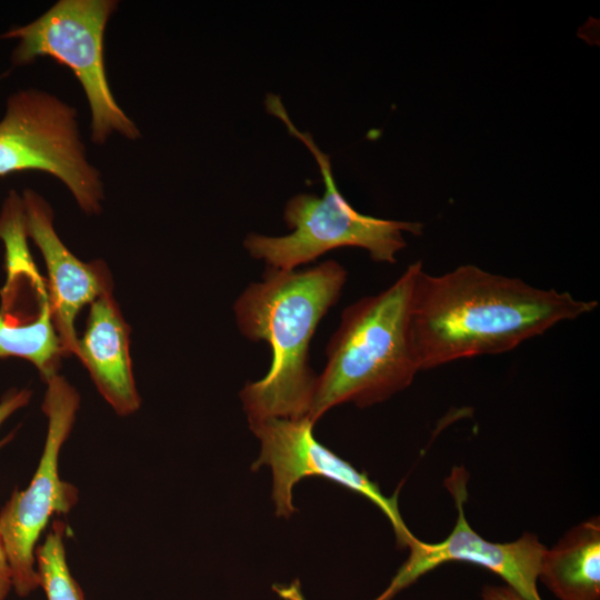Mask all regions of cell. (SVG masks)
<instances>
[{
    "label": "cell",
    "instance_id": "1",
    "mask_svg": "<svg viewBox=\"0 0 600 600\" xmlns=\"http://www.w3.org/2000/svg\"><path fill=\"white\" fill-rule=\"evenodd\" d=\"M598 302L496 274L474 264L416 281L411 340L420 371L500 354L557 324L594 311Z\"/></svg>",
    "mask_w": 600,
    "mask_h": 600
},
{
    "label": "cell",
    "instance_id": "2",
    "mask_svg": "<svg viewBox=\"0 0 600 600\" xmlns=\"http://www.w3.org/2000/svg\"><path fill=\"white\" fill-rule=\"evenodd\" d=\"M347 278L346 268L334 260L303 270L267 268L262 280L238 297L233 311L240 332L251 341H266L272 353L267 374L240 392L249 422L308 417L317 382L311 339Z\"/></svg>",
    "mask_w": 600,
    "mask_h": 600
},
{
    "label": "cell",
    "instance_id": "3",
    "mask_svg": "<svg viewBox=\"0 0 600 600\" xmlns=\"http://www.w3.org/2000/svg\"><path fill=\"white\" fill-rule=\"evenodd\" d=\"M421 261L409 264L387 289L359 299L341 313L317 376L308 419L331 408H367L408 388L420 371L411 340L412 297Z\"/></svg>",
    "mask_w": 600,
    "mask_h": 600
},
{
    "label": "cell",
    "instance_id": "4",
    "mask_svg": "<svg viewBox=\"0 0 600 600\" xmlns=\"http://www.w3.org/2000/svg\"><path fill=\"white\" fill-rule=\"evenodd\" d=\"M266 108L312 152L321 171L324 192L322 197L299 193L291 198L286 204L283 219L293 231L281 237L248 234L243 246L249 254L263 260L267 268L290 271L313 262L330 250L357 247L367 250L376 262L393 264L397 252L407 246L403 233L421 236L422 223L359 213L339 191L329 156L320 150L309 132H301L294 127L280 97L267 94Z\"/></svg>",
    "mask_w": 600,
    "mask_h": 600
},
{
    "label": "cell",
    "instance_id": "5",
    "mask_svg": "<svg viewBox=\"0 0 600 600\" xmlns=\"http://www.w3.org/2000/svg\"><path fill=\"white\" fill-rule=\"evenodd\" d=\"M117 6L113 0H60L37 20L0 36L19 40L11 54L14 66L49 57L73 71L91 109V140L99 144L113 131L131 140L140 136L114 100L106 74L103 36Z\"/></svg>",
    "mask_w": 600,
    "mask_h": 600
},
{
    "label": "cell",
    "instance_id": "6",
    "mask_svg": "<svg viewBox=\"0 0 600 600\" xmlns=\"http://www.w3.org/2000/svg\"><path fill=\"white\" fill-rule=\"evenodd\" d=\"M47 383L42 410L48 431L41 458L29 486L16 488L0 511V537L19 597L40 587L36 568L40 536L53 516L68 514L78 502V489L59 474V456L73 427L80 397L59 374Z\"/></svg>",
    "mask_w": 600,
    "mask_h": 600
},
{
    "label": "cell",
    "instance_id": "7",
    "mask_svg": "<svg viewBox=\"0 0 600 600\" xmlns=\"http://www.w3.org/2000/svg\"><path fill=\"white\" fill-rule=\"evenodd\" d=\"M24 170L57 177L84 212L100 211L102 183L86 158L76 109L36 89L11 94L0 121V177Z\"/></svg>",
    "mask_w": 600,
    "mask_h": 600
},
{
    "label": "cell",
    "instance_id": "8",
    "mask_svg": "<svg viewBox=\"0 0 600 600\" xmlns=\"http://www.w3.org/2000/svg\"><path fill=\"white\" fill-rule=\"evenodd\" d=\"M22 198L11 190L0 213L7 280L1 289L0 359L32 362L47 382L58 374L62 348L57 336L48 287L27 242Z\"/></svg>",
    "mask_w": 600,
    "mask_h": 600
},
{
    "label": "cell",
    "instance_id": "9",
    "mask_svg": "<svg viewBox=\"0 0 600 600\" xmlns=\"http://www.w3.org/2000/svg\"><path fill=\"white\" fill-rule=\"evenodd\" d=\"M249 427L261 442L260 456L251 469L257 471L262 466L271 468L272 500L278 517L289 518L296 511L292 490L297 482L307 477H321L374 503L390 521L400 548L407 547L414 538L401 518L398 491L388 498L364 472H359L317 441L314 423L307 417L267 418L249 422Z\"/></svg>",
    "mask_w": 600,
    "mask_h": 600
},
{
    "label": "cell",
    "instance_id": "10",
    "mask_svg": "<svg viewBox=\"0 0 600 600\" xmlns=\"http://www.w3.org/2000/svg\"><path fill=\"white\" fill-rule=\"evenodd\" d=\"M467 479L466 470L457 467L444 480L458 509V519L451 533L438 543H427L414 537L407 546L410 550L407 561L386 590L373 600H391L421 576L449 561H464L489 569L524 600H542L537 580L547 548L537 536L529 532L509 543L491 542L478 534L464 516Z\"/></svg>",
    "mask_w": 600,
    "mask_h": 600
},
{
    "label": "cell",
    "instance_id": "11",
    "mask_svg": "<svg viewBox=\"0 0 600 600\" xmlns=\"http://www.w3.org/2000/svg\"><path fill=\"white\" fill-rule=\"evenodd\" d=\"M27 233L42 253L48 272L52 319L63 356L74 354V320L80 310L112 293V277L103 261L82 262L60 240L50 204L36 191L22 196Z\"/></svg>",
    "mask_w": 600,
    "mask_h": 600
},
{
    "label": "cell",
    "instance_id": "12",
    "mask_svg": "<svg viewBox=\"0 0 600 600\" xmlns=\"http://www.w3.org/2000/svg\"><path fill=\"white\" fill-rule=\"evenodd\" d=\"M74 354L119 416L132 414L140 408L130 357V328L112 293L91 303L87 327L77 341Z\"/></svg>",
    "mask_w": 600,
    "mask_h": 600
},
{
    "label": "cell",
    "instance_id": "13",
    "mask_svg": "<svg viewBox=\"0 0 600 600\" xmlns=\"http://www.w3.org/2000/svg\"><path fill=\"white\" fill-rule=\"evenodd\" d=\"M539 578L560 600H600V521L572 529L542 558Z\"/></svg>",
    "mask_w": 600,
    "mask_h": 600
},
{
    "label": "cell",
    "instance_id": "14",
    "mask_svg": "<svg viewBox=\"0 0 600 600\" xmlns=\"http://www.w3.org/2000/svg\"><path fill=\"white\" fill-rule=\"evenodd\" d=\"M66 524L54 519L43 542L36 549L39 586L47 600H86L83 591L68 566L64 534Z\"/></svg>",
    "mask_w": 600,
    "mask_h": 600
},
{
    "label": "cell",
    "instance_id": "15",
    "mask_svg": "<svg viewBox=\"0 0 600 600\" xmlns=\"http://www.w3.org/2000/svg\"><path fill=\"white\" fill-rule=\"evenodd\" d=\"M30 398L31 391L28 389L10 390L0 401V427L13 412L24 407ZM11 438L12 433L8 438L0 440V448Z\"/></svg>",
    "mask_w": 600,
    "mask_h": 600
},
{
    "label": "cell",
    "instance_id": "16",
    "mask_svg": "<svg viewBox=\"0 0 600 600\" xmlns=\"http://www.w3.org/2000/svg\"><path fill=\"white\" fill-rule=\"evenodd\" d=\"M12 589L11 568L0 537V600H6Z\"/></svg>",
    "mask_w": 600,
    "mask_h": 600
},
{
    "label": "cell",
    "instance_id": "17",
    "mask_svg": "<svg viewBox=\"0 0 600 600\" xmlns=\"http://www.w3.org/2000/svg\"><path fill=\"white\" fill-rule=\"evenodd\" d=\"M483 600H524L509 587L488 586L482 590Z\"/></svg>",
    "mask_w": 600,
    "mask_h": 600
},
{
    "label": "cell",
    "instance_id": "18",
    "mask_svg": "<svg viewBox=\"0 0 600 600\" xmlns=\"http://www.w3.org/2000/svg\"><path fill=\"white\" fill-rule=\"evenodd\" d=\"M273 590L282 600H306L298 581L288 586H274Z\"/></svg>",
    "mask_w": 600,
    "mask_h": 600
}]
</instances>
